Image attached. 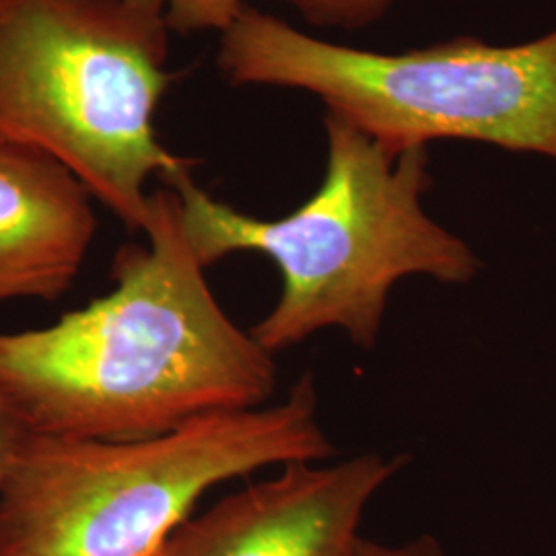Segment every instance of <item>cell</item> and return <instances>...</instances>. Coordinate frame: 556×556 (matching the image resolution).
<instances>
[{
  "mask_svg": "<svg viewBox=\"0 0 556 556\" xmlns=\"http://www.w3.org/2000/svg\"><path fill=\"white\" fill-rule=\"evenodd\" d=\"M147 245L114 258L116 287L46 328L0 332V397L31 435L135 441L260 408L275 355L213 295L172 188L151 194Z\"/></svg>",
  "mask_w": 556,
  "mask_h": 556,
  "instance_id": "1",
  "label": "cell"
},
{
  "mask_svg": "<svg viewBox=\"0 0 556 556\" xmlns=\"http://www.w3.org/2000/svg\"><path fill=\"white\" fill-rule=\"evenodd\" d=\"M324 126V179L280 219H256L213 199L192 172L165 184L178 197L181 229L204 268L238 252L275 262L280 295L250 330L270 355L328 328L371 351L402 278L468 285L480 270L470 245L422 208L431 186L427 147L397 149L332 112Z\"/></svg>",
  "mask_w": 556,
  "mask_h": 556,
  "instance_id": "2",
  "label": "cell"
},
{
  "mask_svg": "<svg viewBox=\"0 0 556 556\" xmlns=\"http://www.w3.org/2000/svg\"><path fill=\"white\" fill-rule=\"evenodd\" d=\"M332 456L309 374L280 404L197 418L157 438L27 433L0 491V556H155L213 486Z\"/></svg>",
  "mask_w": 556,
  "mask_h": 556,
  "instance_id": "3",
  "label": "cell"
},
{
  "mask_svg": "<svg viewBox=\"0 0 556 556\" xmlns=\"http://www.w3.org/2000/svg\"><path fill=\"white\" fill-rule=\"evenodd\" d=\"M169 34L126 0H0V140L59 161L130 231L151 215L147 181L194 167L155 128Z\"/></svg>",
  "mask_w": 556,
  "mask_h": 556,
  "instance_id": "4",
  "label": "cell"
},
{
  "mask_svg": "<svg viewBox=\"0 0 556 556\" xmlns=\"http://www.w3.org/2000/svg\"><path fill=\"white\" fill-rule=\"evenodd\" d=\"M217 66L236 87L309 91L397 149L475 140L556 161V29L517 46L456 38L378 54L305 36L245 4L220 34Z\"/></svg>",
  "mask_w": 556,
  "mask_h": 556,
  "instance_id": "5",
  "label": "cell"
},
{
  "mask_svg": "<svg viewBox=\"0 0 556 556\" xmlns=\"http://www.w3.org/2000/svg\"><path fill=\"white\" fill-rule=\"evenodd\" d=\"M404 462L361 454L287 464L184 521L155 556H357L365 509Z\"/></svg>",
  "mask_w": 556,
  "mask_h": 556,
  "instance_id": "6",
  "label": "cell"
},
{
  "mask_svg": "<svg viewBox=\"0 0 556 556\" xmlns=\"http://www.w3.org/2000/svg\"><path fill=\"white\" fill-rule=\"evenodd\" d=\"M93 200L59 161L0 140V303L73 287L98 229Z\"/></svg>",
  "mask_w": 556,
  "mask_h": 556,
  "instance_id": "7",
  "label": "cell"
},
{
  "mask_svg": "<svg viewBox=\"0 0 556 556\" xmlns=\"http://www.w3.org/2000/svg\"><path fill=\"white\" fill-rule=\"evenodd\" d=\"M157 15L176 34L219 31L231 27L245 7V0H126ZM295 4V0H287Z\"/></svg>",
  "mask_w": 556,
  "mask_h": 556,
  "instance_id": "8",
  "label": "cell"
},
{
  "mask_svg": "<svg viewBox=\"0 0 556 556\" xmlns=\"http://www.w3.org/2000/svg\"><path fill=\"white\" fill-rule=\"evenodd\" d=\"M392 0H295L305 21L324 27H363L379 20Z\"/></svg>",
  "mask_w": 556,
  "mask_h": 556,
  "instance_id": "9",
  "label": "cell"
},
{
  "mask_svg": "<svg viewBox=\"0 0 556 556\" xmlns=\"http://www.w3.org/2000/svg\"><path fill=\"white\" fill-rule=\"evenodd\" d=\"M25 438L27 429L13 413V408L0 397V491Z\"/></svg>",
  "mask_w": 556,
  "mask_h": 556,
  "instance_id": "10",
  "label": "cell"
},
{
  "mask_svg": "<svg viewBox=\"0 0 556 556\" xmlns=\"http://www.w3.org/2000/svg\"><path fill=\"white\" fill-rule=\"evenodd\" d=\"M357 556H447L438 538L431 534H422L417 540H410L406 544H379L374 540L363 538L358 544Z\"/></svg>",
  "mask_w": 556,
  "mask_h": 556,
  "instance_id": "11",
  "label": "cell"
}]
</instances>
